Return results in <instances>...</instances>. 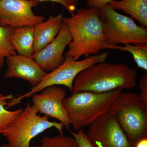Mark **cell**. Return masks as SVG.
I'll use <instances>...</instances> for the list:
<instances>
[{
    "label": "cell",
    "mask_w": 147,
    "mask_h": 147,
    "mask_svg": "<svg viewBox=\"0 0 147 147\" xmlns=\"http://www.w3.org/2000/svg\"><path fill=\"white\" fill-rule=\"evenodd\" d=\"M70 17H63L72 37L66 56L74 60L100 54L105 49L117 50V45L108 43L103 32L98 9L81 7Z\"/></svg>",
    "instance_id": "cell-1"
},
{
    "label": "cell",
    "mask_w": 147,
    "mask_h": 147,
    "mask_svg": "<svg viewBox=\"0 0 147 147\" xmlns=\"http://www.w3.org/2000/svg\"><path fill=\"white\" fill-rule=\"evenodd\" d=\"M137 72L126 64L102 62L84 69L73 83L72 92L101 93L117 90H131L137 86Z\"/></svg>",
    "instance_id": "cell-2"
},
{
    "label": "cell",
    "mask_w": 147,
    "mask_h": 147,
    "mask_svg": "<svg viewBox=\"0 0 147 147\" xmlns=\"http://www.w3.org/2000/svg\"><path fill=\"white\" fill-rule=\"evenodd\" d=\"M122 91L117 90L101 93L77 92L65 98L63 103L74 129L77 131L89 126L108 112Z\"/></svg>",
    "instance_id": "cell-3"
},
{
    "label": "cell",
    "mask_w": 147,
    "mask_h": 147,
    "mask_svg": "<svg viewBox=\"0 0 147 147\" xmlns=\"http://www.w3.org/2000/svg\"><path fill=\"white\" fill-rule=\"evenodd\" d=\"M110 109L132 147L147 137V105L137 93L122 91Z\"/></svg>",
    "instance_id": "cell-4"
},
{
    "label": "cell",
    "mask_w": 147,
    "mask_h": 147,
    "mask_svg": "<svg viewBox=\"0 0 147 147\" xmlns=\"http://www.w3.org/2000/svg\"><path fill=\"white\" fill-rule=\"evenodd\" d=\"M34 105L28 103L17 119L3 131L8 147H30L32 139L48 129L55 127L60 134H63L64 127L61 122L50 121L48 116L38 115Z\"/></svg>",
    "instance_id": "cell-5"
},
{
    "label": "cell",
    "mask_w": 147,
    "mask_h": 147,
    "mask_svg": "<svg viewBox=\"0 0 147 147\" xmlns=\"http://www.w3.org/2000/svg\"><path fill=\"white\" fill-rule=\"evenodd\" d=\"M98 16L105 38L111 45H147L146 28L137 25L133 18L118 13L108 4L98 9Z\"/></svg>",
    "instance_id": "cell-6"
},
{
    "label": "cell",
    "mask_w": 147,
    "mask_h": 147,
    "mask_svg": "<svg viewBox=\"0 0 147 147\" xmlns=\"http://www.w3.org/2000/svg\"><path fill=\"white\" fill-rule=\"evenodd\" d=\"M108 55V52H103L89 56L81 61L74 60L70 56L65 55L64 61L60 66L47 73L38 85L32 87L28 92L9 100L6 108L7 109L21 103L24 98L31 97L50 86L62 85L72 92L74 82L77 75L84 69L96 64L105 61Z\"/></svg>",
    "instance_id": "cell-7"
},
{
    "label": "cell",
    "mask_w": 147,
    "mask_h": 147,
    "mask_svg": "<svg viewBox=\"0 0 147 147\" xmlns=\"http://www.w3.org/2000/svg\"><path fill=\"white\" fill-rule=\"evenodd\" d=\"M86 134L95 147H132L110 109L90 125Z\"/></svg>",
    "instance_id": "cell-8"
},
{
    "label": "cell",
    "mask_w": 147,
    "mask_h": 147,
    "mask_svg": "<svg viewBox=\"0 0 147 147\" xmlns=\"http://www.w3.org/2000/svg\"><path fill=\"white\" fill-rule=\"evenodd\" d=\"M38 3L36 0H0V26L34 27L42 23L45 17L32 11Z\"/></svg>",
    "instance_id": "cell-9"
},
{
    "label": "cell",
    "mask_w": 147,
    "mask_h": 147,
    "mask_svg": "<svg viewBox=\"0 0 147 147\" xmlns=\"http://www.w3.org/2000/svg\"><path fill=\"white\" fill-rule=\"evenodd\" d=\"M32 96L33 105L38 113L57 119L69 130L71 122L63 103L66 95L65 90L57 86H52Z\"/></svg>",
    "instance_id": "cell-10"
},
{
    "label": "cell",
    "mask_w": 147,
    "mask_h": 147,
    "mask_svg": "<svg viewBox=\"0 0 147 147\" xmlns=\"http://www.w3.org/2000/svg\"><path fill=\"white\" fill-rule=\"evenodd\" d=\"M71 40V35L63 21L55 39L42 50L34 54L33 58L44 71H54L63 63L65 59V50Z\"/></svg>",
    "instance_id": "cell-11"
},
{
    "label": "cell",
    "mask_w": 147,
    "mask_h": 147,
    "mask_svg": "<svg viewBox=\"0 0 147 147\" xmlns=\"http://www.w3.org/2000/svg\"><path fill=\"white\" fill-rule=\"evenodd\" d=\"M6 63L5 78L24 79L32 87L38 85L47 74L33 57L16 54L7 58Z\"/></svg>",
    "instance_id": "cell-12"
},
{
    "label": "cell",
    "mask_w": 147,
    "mask_h": 147,
    "mask_svg": "<svg viewBox=\"0 0 147 147\" xmlns=\"http://www.w3.org/2000/svg\"><path fill=\"white\" fill-rule=\"evenodd\" d=\"M62 13L50 16L46 21L34 27V54L39 52L52 42L60 30L63 19Z\"/></svg>",
    "instance_id": "cell-13"
},
{
    "label": "cell",
    "mask_w": 147,
    "mask_h": 147,
    "mask_svg": "<svg viewBox=\"0 0 147 147\" xmlns=\"http://www.w3.org/2000/svg\"><path fill=\"white\" fill-rule=\"evenodd\" d=\"M10 41L17 54L33 57L34 55V27L24 26L14 28L11 34Z\"/></svg>",
    "instance_id": "cell-14"
},
{
    "label": "cell",
    "mask_w": 147,
    "mask_h": 147,
    "mask_svg": "<svg viewBox=\"0 0 147 147\" xmlns=\"http://www.w3.org/2000/svg\"><path fill=\"white\" fill-rule=\"evenodd\" d=\"M108 6L115 10L124 11L144 26H147V0H113Z\"/></svg>",
    "instance_id": "cell-15"
},
{
    "label": "cell",
    "mask_w": 147,
    "mask_h": 147,
    "mask_svg": "<svg viewBox=\"0 0 147 147\" xmlns=\"http://www.w3.org/2000/svg\"><path fill=\"white\" fill-rule=\"evenodd\" d=\"M14 98L12 95H5L0 94V134L3 131L17 119L23 109H18L13 111L7 110L6 106L9 100Z\"/></svg>",
    "instance_id": "cell-16"
},
{
    "label": "cell",
    "mask_w": 147,
    "mask_h": 147,
    "mask_svg": "<svg viewBox=\"0 0 147 147\" xmlns=\"http://www.w3.org/2000/svg\"><path fill=\"white\" fill-rule=\"evenodd\" d=\"M13 27L0 26V69L2 68L5 59L17 53L11 44L10 38Z\"/></svg>",
    "instance_id": "cell-17"
},
{
    "label": "cell",
    "mask_w": 147,
    "mask_h": 147,
    "mask_svg": "<svg viewBox=\"0 0 147 147\" xmlns=\"http://www.w3.org/2000/svg\"><path fill=\"white\" fill-rule=\"evenodd\" d=\"M117 50L131 53L133 55L137 66L147 71V44L144 45L128 44L123 47L117 45Z\"/></svg>",
    "instance_id": "cell-18"
},
{
    "label": "cell",
    "mask_w": 147,
    "mask_h": 147,
    "mask_svg": "<svg viewBox=\"0 0 147 147\" xmlns=\"http://www.w3.org/2000/svg\"><path fill=\"white\" fill-rule=\"evenodd\" d=\"M41 142V147H79L74 137H67L63 134L54 137H44Z\"/></svg>",
    "instance_id": "cell-19"
},
{
    "label": "cell",
    "mask_w": 147,
    "mask_h": 147,
    "mask_svg": "<svg viewBox=\"0 0 147 147\" xmlns=\"http://www.w3.org/2000/svg\"><path fill=\"white\" fill-rule=\"evenodd\" d=\"M76 139L79 147H95L89 139L87 137L86 134L84 132L83 129H81L76 132L69 130Z\"/></svg>",
    "instance_id": "cell-20"
},
{
    "label": "cell",
    "mask_w": 147,
    "mask_h": 147,
    "mask_svg": "<svg viewBox=\"0 0 147 147\" xmlns=\"http://www.w3.org/2000/svg\"><path fill=\"white\" fill-rule=\"evenodd\" d=\"M38 2L51 1L59 3L65 7L71 15L74 14L77 9L79 0H36Z\"/></svg>",
    "instance_id": "cell-21"
},
{
    "label": "cell",
    "mask_w": 147,
    "mask_h": 147,
    "mask_svg": "<svg viewBox=\"0 0 147 147\" xmlns=\"http://www.w3.org/2000/svg\"><path fill=\"white\" fill-rule=\"evenodd\" d=\"M139 88L141 91L140 98L147 105V74H144L141 78L139 83Z\"/></svg>",
    "instance_id": "cell-22"
},
{
    "label": "cell",
    "mask_w": 147,
    "mask_h": 147,
    "mask_svg": "<svg viewBox=\"0 0 147 147\" xmlns=\"http://www.w3.org/2000/svg\"><path fill=\"white\" fill-rule=\"evenodd\" d=\"M113 0H86L87 5L91 8L99 9L102 6L108 4Z\"/></svg>",
    "instance_id": "cell-23"
},
{
    "label": "cell",
    "mask_w": 147,
    "mask_h": 147,
    "mask_svg": "<svg viewBox=\"0 0 147 147\" xmlns=\"http://www.w3.org/2000/svg\"><path fill=\"white\" fill-rule=\"evenodd\" d=\"M134 147H147V137H144L138 141Z\"/></svg>",
    "instance_id": "cell-24"
},
{
    "label": "cell",
    "mask_w": 147,
    "mask_h": 147,
    "mask_svg": "<svg viewBox=\"0 0 147 147\" xmlns=\"http://www.w3.org/2000/svg\"><path fill=\"white\" fill-rule=\"evenodd\" d=\"M1 147H8V146H7V144H4L2 145L1 146ZM34 147H40V146H35Z\"/></svg>",
    "instance_id": "cell-25"
}]
</instances>
